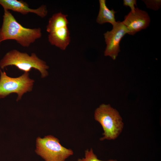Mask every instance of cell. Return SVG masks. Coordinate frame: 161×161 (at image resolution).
I'll use <instances>...</instances> for the list:
<instances>
[{
  "mask_svg": "<svg viewBox=\"0 0 161 161\" xmlns=\"http://www.w3.org/2000/svg\"><path fill=\"white\" fill-rule=\"evenodd\" d=\"M0 98L12 93H16V100H21L24 93L32 91L34 80L30 79L28 72H25L19 77L13 78L7 75L0 69Z\"/></svg>",
  "mask_w": 161,
  "mask_h": 161,
  "instance_id": "cell-5",
  "label": "cell"
},
{
  "mask_svg": "<svg viewBox=\"0 0 161 161\" xmlns=\"http://www.w3.org/2000/svg\"><path fill=\"white\" fill-rule=\"evenodd\" d=\"M10 65L15 66L25 72H28L32 68L37 69L41 72L42 78L48 74L47 70L49 66L35 53L30 56L26 53L21 52L16 49L11 50L5 55L0 61L1 69Z\"/></svg>",
  "mask_w": 161,
  "mask_h": 161,
  "instance_id": "cell-3",
  "label": "cell"
},
{
  "mask_svg": "<svg viewBox=\"0 0 161 161\" xmlns=\"http://www.w3.org/2000/svg\"><path fill=\"white\" fill-rule=\"evenodd\" d=\"M129 32L128 29L122 22H116L113 26L111 30L107 31L104 34L106 44L104 55L110 56L115 60L120 51V41L125 34Z\"/></svg>",
  "mask_w": 161,
  "mask_h": 161,
  "instance_id": "cell-6",
  "label": "cell"
},
{
  "mask_svg": "<svg viewBox=\"0 0 161 161\" xmlns=\"http://www.w3.org/2000/svg\"><path fill=\"white\" fill-rule=\"evenodd\" d=\"M122 22L128 29V34L134 35L137 32L148 27L150 19L146 12L137 7L134 12L130 11L125 16Z\"/></svg>",
  "mask_w": 161,
  "mask_h": 161,
  "instance_id": "cell-7",
  "label": "cell"
},
{
  "mask_svg": "<svg viewBox=\"0 0 161 161\" xmlns=\"http://www.w3.org/2000/svg\"><path fill=\"white\" fill-rule=\"evenodd\" d=\"M35 151L45 161H65L73 154L72 149L63 147L57 138L51 135L37 138Z\"/></svg>",
  "mask_w": 161,
  "mask_h": 161,
  "instance_id": "cell-4",
  "label": "cell"
},
{
  "mask_svg": "<svg viewBox=\"0 0 161 161\" xmlns=\"http://www.w3.org/2000/svg\"><path fill=\"white\" fill-rule=\"evenodd\" d=\"M48 41L52 45L64 50L70 41V32L67 26L58 28L49 33Z\"/></svg>",
  "mask_w": 161,
  "mask_h": 161,
  "instance_id": "cell-9",
  "label": "cell"
},
{
  "mask_svg": "<svg viewBox=\"0 0 161 161\" xmlns=\"http://www.w3.org/2000/svg\"><path fill=\"white\" fill-rule=\"evenodd\" d=\"M67 16L61 12L54 14L49 19L46 27L47 32L49 33L58 28L67 26Z\"/></svg>",
  "mask_w": 161,
  "mask_h": 161,
  "instance_id": "cell-11",
  "label": "cell"
},
{
  "mask_svg": "<svg viewBox=\"0 0 161 161\" xmlns=\"http://www.w3.org/2000/svg\"><path fill=\"white\" fill-rule=\"evenodd\" d=\"M99 2L100 9L96 19L97 23L100 24L109 23L113 26L117 22L115 18L116 12L113 9L110 10L106 6L105 0H100Z\"/></svg>",
  "mask_w": 161,
  "mask_h": 161,
  "instance_id": "cell-10",
  "label": "cell"
},
{
  "mask_svg": "<svg viewBox=\"0 0 161 161\" xmlns=\"http://www.w3.org/2000/svg\"><path fill=\"white\" fill-rule=\"evenodd\" d=\"M95 119L101 125L104 132L100 140H114L122 132L124 123L119 112L109 104H102L95 110Z\"/></svg>",
  "mask_w": 161,
  "mask_h": 161,
  "instance_id": "cell-2",
  "label": "cell"
},
{
  "mask_svg": "<svg viewBox=\"0 0 161 161\" xmlns=\"http://www.w3.org/2000/svg\"><path fill=\"white\" fill-rule=\"evenodd\" d=\"M0 4L4 10H11L23 15L33 13L43 18L48 13L47 7L45 5H42L37 9H31L26 2L21 0H0Z\"/></svg>",
  "mask_w": 161,
  "mask_h": 161,
  "instance_id": "cell-8",
  "label": "cell"
},
{
  "mask_svg": "<svg viewBox=\"0 0 161 161\" xmlns=\"http://www.w3.org/2000/svg\"><path fill=\"white\" fill-rule=\"evenodd\" d=\"M2 24L0 28V45L8 40H15L24 47H28L42 36L40 28L30 29L23 27L9 10H4Z\"/></svg>",
  "mask_w": 161,
  "mask_h": 161,
  "instance_id": "cell-1",
  "label": "cell"
},
{
  "mask_svg": "<svg viewBox=\"0 0 161 161\" xmlns=\"http://www.w3.org/2000/svg\"><path fill=\"white\" fill-rule=\"evenodd\" d=\"M77 161H117L116 160H102L98 159L97 156L94 154L92 148L90 150L87 149L85 151V157L78 159Z\"/></svg>",
  "mask_w": 161,
  "mask_h": 161,
  "instance_id": "cell-12",
  "label": "cell"
},
{
  "mask_svg": "<svg viewBox=\"0 0 161 161\" xmlns=\"http://www.w3.org/2000/svg\"><path fill=\"white\" fill-rule=\"evenodd\" d=\"M146 7L154 10H157L161 7V1L160 0H143Z\"/></svg>",
  "mask_w": 161,
  "mask_h": 161,
  "instance_id": "cell-13",
  "label": "cell"
},
{
  "mask_svg": "<svg viewBox=\"0 0 161 161\" xmlns=\"http://www.w3.org/2000/svg\"><path fill=\"white\" fill-rule=\"evenodd\" d=\"M136 0H124L123 4L125 6L129 7L131 9V12L134 13L135 12L134 6L136 5Z\"/></svg>",
  "mask_w": 161,
  "mask_h": 161,
  "instance_id": "cell-14",
  "label": "cell"
}]
</instances>
